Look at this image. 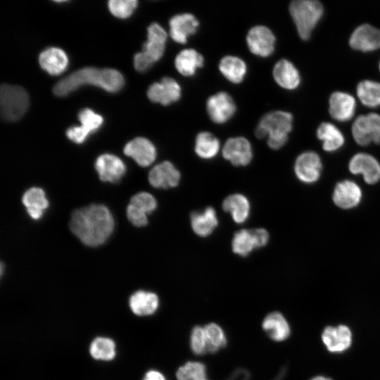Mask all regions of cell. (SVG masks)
I'll use <instances>...</instances> for the list:
<instances>
[{
	"label": "cell",
	"instance_id": "9c48e42d",
	"mask_svg": "<svg viewBox=\"0 0 380 380\" xmlns=\"http://www.w3.org/2000/svg\"><path fill=\"white\" fill-rule=\"evenodd\" d=\"M276 38L267 27L256 25L251 27L246 35V43L249 51L254 55L262 58L268 57L274 51Z\"/></svg>",
	"mask_w": 380,
	"mask_h": 380
},
{
	"label": "cell",
	"instance_id": "d6986e66",
	"mask_svg": "<svg viewBox=\"0 0 380 380\" xmlns=\"http://www.w3.org/2000/svg\"><path fill=\"white\" fill-rule=\"evenodd\" d=\"M124 153L141 167L151 165L157 156L155 146L144 137H137L129 141L124 148Z\"/></svg>",
	"mask_w": 380,
	"mask_h": 380
},
{
	"label": "cell",
	"instance_id": "7402d4cb",
	"mask_svg": "<svg viewBox=\"0 0 380 380\" xmlns=\"http://www.w3.org/2000/svg\"><path fill=\"white\" fill-rule=\"evenodd\" d=\"M362 198V191L353 181L343 180L335 186L332 195L334 203L342 209H350L357 206Z\"/></svg>",
	"mask_w": 380,
	"mask_h": 380
},
{
	"label": "cell",
	"instance_id": "f1b7e54d",
	"mask_svg": "<svg viewBox=\"0 0 380 380\" xmlns=\"http://www.w3.org/2000/svg\"><path fill=\"white\" fill-rule=\"evenodd\" d=\"M317 137L322 141L325 151L334 152L344 144V136L340 129L330 122H322L316 132Z\"/></svg>",
	"mask_w": 380,
	"mask_h": 380
},
{
	"label": "cell",
	"instance_id": "ffe728a7",
	"mask_svg": "<svg viewBox=\"0 0 380 380\" xmlns=\"http://www.w3.org/2000/svg\"><path fill=\"white\" fill-rule=\"evenodd\" d=\"M356 108L354 97L343 91L333 92L329 99L330 115L339 122H346L353 118Z\"/></svg>",
	"mask_w": 380,
	"mask_h": 380
},
{
	"label": "cell",
	"instance_id": "7c38bea8",
	"mask_svg": "<svg viewBox=\"0 0 380 380\" xmlns=\"http://www.w3.org/2000/svg\"><path fill=\"white\" fill-rule=\"evenodd\" d=\"M322 164L319 155L314 151H305L296 158L294 171L298 179L306 184L317 182L321 175Z\"/></svg>",
	"mask_w": 380,
	"mask_h": 380
},
{
	"label": "cell",
	"instance_id": "d4e9b609",
	"mask_svg": "<svg viewBox=\"0 0 380 380\" xmlns=\"http://www.w3.org/2000/svg\"><path fill=\"white\" fill-rule=\"evenodd\" d=\"M129 305L131 310L136 315H152L159 307V298L153 292L139 290L130 296Z\"/></svg>",
	"mask_w": 380,
	"mask_h": 380
},
{
	"label": "cell",
	"instance_id": "ba28073f",
	"mask_svg": "<svg viewBox=\"0 0 380 380\" xmlns=\"http://www.w3.org/2000/svg\"><path fill=\"white\" fill-rule=\"evenodd\" d=\"M157 207L153 196L142 191L134 195L127 207V217L136 227H144L148 224L147 215L151 214Z\"/></svg>",
	"mask_w": 380,
	"mask_h": 380
},
{
	"label": "cell",
	"instance_id": "9a60e30c",
	"mask_svg": "<svg viewBox=\"0 0 380 380\" xmlns=\"http://www.w3.org/2000/svg\"><path fill=\"white\" fill-rule=\"evenodd\" d=\"M348 168L354 175H362L365 182L369 184L380 180V163L370 154L356 153L350 159Z\"/></svg>",
	"mask_w": 380,
	"mask_h": 380
},
{
	"label": "cell",
	"instance_id": "5b68a950",
	"mask_svg": "<svg viewBox=\"0 0 380 380\" xmlns=\"http://www.w3.org/2000/svg\"><path fill=\"white\" fill-rule=\"evenodd\" d=\"M167 33L158 23H153L147 28V40L141 52L134 55V68L144 72L150 68L163 56Z\"/></svg>",
	"mask_w": 380,
	"mask_h": 380
},
{
	"label": "cell",
	"instance_id": "7a4b0ae2",
	"mask_svg": "<svg viewBox=\"0 0 380 380\" xmlns=\"http://www.w3.org/2000/svg\"><path fill=\"white\" fill-rule=\"evenodd\" d=\"M86 84L99 87L109 92H116L123 87L124 78L115 69L87 67L58 81L53 90L56 95L64 96Z\"/></svg>",
	"mask_w": 380,
	"mask_h": 380
},
{
	"label": "cell",
	"instance_id": "8fae6325",
	"mask_svg": "<svg viewBox=\"0 0 380 380\" xmlns=\"http://www.w3.org/2000/svg\"><path fill=\"white\" fill-rule=\"evenodd\" d=\"M321 338L327 350L331 353H343L350 348L353 343L352 331L344 324L326 327Z\"/></svg>",
	"mask_w": 380,
	"mask_h": 380
},
{
	"label": "cell",
	"instance_id": "1f68e13d",
	"mask_svg": "<svg viewBox=\"0 0 380 380\" xmlns=\"http://www.w3.org/2000/svg\"><path fill=\"white\" fill-rule=\"evenodd\" d=\"M223 210L232 215L236 223H243L248 217L250 204L242 194H235L227 197L222 203Z\"/></svg>",
	"mask_w": 380,
	"mask_h": 380
},
{
	"label": "cell",
	"instance_id": "d6a6232c",
	"mask_svg": "<svg viewBox=\"0 0 380 380\" xmlns=\"http://www.w3.org/2000/svg\"><path fill=\"white\" fill-rule=\"evenodd\" d=\"M220 145L218 139L206 131L199 132L196 137L194 150L203 159H211L217 156Z\"/></svg>",
	"mask_w": 380,
	"mask_h": 380
},
{
	"label": "cell",
	"instance_id": "8992f818",
	"mask_svg": "<svg viewBox=\"0 0 380 380\" xmlns=\"http://www.w3.org/2000/svg\"><path fill=\"white\" fill-rule=\"evenodd\" d=\"M29 106L27 91L21 87L3 84L0 88L1 117L6 121L21 118Z\"/></svg>",
	"mask_w": 380,
	"mask_h": 380
},
{
	"label": "cell",
	"instance_id": "6da1fadb",
	"mask_svg": "<svg viewBox=\"0 0 380 380\" xmlns=\"http://www.w3.org/2000/svg\"><path fill=\"white\" fill-rule=\"evenodd\" d=\"M72 232L86 246H100L111 235L114 220L103 205L92 204L73 212L70 221Z\"/></svg>",
	"mask_w": 380,
	"mask_h": 380
},
{
	"label": "cell",
	"instance_id": "603a6c76",
	"mask_svg": "<svg viewBox=\"0 0 380 380\" xmlns=\"http://www.w3.org/2000/svg\"><path fill=\"white\" fill-rule=\"evenodd\" d=\"M262 328L267 336L276 342L286 341L291 334L289 322L278 311L271 312L264 317Z\"/></svg>",
	"mask_w": 380,
	"mask_h": 380
},
{
	"label": "cell",
	"instance_id": "4dcf8cb0",
	"mask_svg": "<svg viewBox=\"0 0 380 380\" xmlns=\"http://www.w3.org/2000/svg\"><path fill=\"white\" fill-rule=\"evenodd\" d=\"M219 70L230 82L239 84L243 81L247 72V65L239 57L226 56L220 60Z\"/></svg>",
	"mask_w": 380,
	"mask_h": 380
},
{
	"label": "cell",
	"instance_id": "ab89813d",
	"mask_svg": "<svg viewBox=\"0 0 380 380\" xmlns=\"http://www.w3.org/2000/svg\"><path fill=\"white\" fill-rule=\"evenodd\" d=\"M137 6L136 0H110L108 8L115 17L125 18L129 17Z\"/></svg>",
	"mask_w": 380,
	"mask_h": 380
},
{
	"label": "cell",
	"instance_id": "e575fe53",
	"mask_svg": "<svg viewBox=\"0 0 380 380\" xmlns=\"http://www.w3.org/2000/svg\"><path fill=\"white\" fill-rule=\"evenodd\" d=\"M208 344V353H215L225 347L227 338L224 329L215 322L203 326Z\"/></svg>",
	"mask_w": 380,
	"mask_h": 380
},
{
	"label": "cell",
	"instance_id": "83f0119b",
	"mask_svg": "<svg viewBox=\"0 0 380 380\" xmlns=\"http://www.w3.org/2000/svg\"><path fill=\"white\" fill-rule=\"evenodd\" d=\"M22 202L33 220H39L49 206L45 192L39 187H31L27 190L23 196Z\"/></svg>",
	"mask_w": 380,
	"mask_h": 380
},
{
	"label": "cell",
	"instance_id": "f546056e",
	"mask_svg": "<svg viewBox=\"0 0 380 380\" xmlns=\"http://www.w3.org/2000/svg\"><path fill=\"white\" fill-rule=\"evenodd\" d=\"M191 224L193 231L200 236H208L218 224L215 209L206 208L202 212L193 213L191 215Z\"/></svg>",
	"mask_w": 380,
	"mask_h": 380
},
{
	"label": "cell",
	"instance_id": "3957f363",
	"mask_svg": "<svg viewBox=\"0 0 380 380\" xmlns=\"http://www.w3.org/2000/svg\"><path fill=\"white\" fill-rule=\"evenodd\" d=\"M292 127V115L289 112L275 110L262 117L255 128V134L258 139L267 137L269 147L277 150L286 143Z\"/></svg>",
	"mask_w": 380,
	"mask_h": 380
},
{
	"label": "cell",
	"instance_id": "b9f144b4",
	"mask_svg": "<svg viewBox=\"0 0 380 380\" xmlns=\"http://www.w3.org/2000/svg\"><path fill=\"white\" fill-rule=\"evenodd\" d=\"M90 133L82 126H75L69 128L66 132L68 138L77 143H83Z\"/></svg>",
	"mask_w": 380,
	"mask_h": 380
},
{
	"label": "cell",
	"instance_id": "f35d334b",
	"mask_svg": "<svg viewBox=\"0 0 380 380\" xmlns=\"http://www.w3.org/2000/svg\"><path fill=\"white\" fill-rule=\"evenodd\" d=\"M189 346L191 352L196 355L208 353L203 326L196 325L192 328L189 336Z\"/></svg>",
	"mask_w": 380,
	"mask_h": 380
},
{
	"label": "cell",
	"instance_id": "44dd1931",
	"mask_svg": "<svg viewBox=\"0 0 380 380\" xmlns=\"http://www.w3.org/2000/svg\"><path fill=\"white\" fill-rule=\"evenodd\" d=\"M180 172L169 161L162 162L154 166L148 174L150 184L158 189H169L178 185Z\"/></svg>",
	"mask_w": 380,
	"mask_h": 380
},
{
	"label": "cell",
	"instance_id": "d590c367",
	"mask_svg": "<svg viewBox=\"0 0 380 380\" xmlns=\"http://www.w3.org/2000/svg\"><path fill=\"white\" fill-rule=\"evenodd\" d=\"M91 356L98 360H112L115 355V343L110 338L97 337L90 344Z\"/></svg>",
	"mask_w": 380,
	"mask_h": 380
},
{
	"label": "cell",
	"instance_id": "30bf717a",
	"mask_svg": "<svg viewBox=\"0 0 380 380\" xmlns=\"http://www.w3.org/2000/svg\"><path fill=\"white\" fill-rule=\"evenodd\" d=\"M206 110L210 119L213 122L224 124L234 115L236 104L229 94L220 91L208 99Z\"/></svg>",
	"mask_w": 380,
	"mask_h": 380
},
{
	"label": "cell",
	"instance_id": "7bdbcfd3",
	"mask_svg": "<svg viewBox=\"0 0 380 380\" xmlns=\"http://www.w3.org/2000/svg\"><path fill=\"white\" fill-rule=\"evenodd\" d=\"M255 248H262L265 246L269 240V234L264 229H255L251 230Z\"/></svg>",
	"mask_w": 380,
	"mask_h": 380
},
{
	"label": "cell",
	"instance_id": "8d00e7d4",
	"mask_svg": "<svg viewBox=\"0 0 380 380\" xmlns=\"http://www.w3.org/2000/svg\"><path fill=\"white\" fill-rule=\"evenodd\" d=\"M177 380H210L205 365L199 361L189 360L179 366L176 371Z\"/></svg>",
	"mask_w": 380,
	"mask_h": 380
},
{
	"label": "cell",
	"instance_id": "5bb4252c",
	"mask_svg": "<svg viewBox=\"0 0 380 380\" xmlns=\"http://www.w3.org/2000/svg\"><path fill=\"white\" fill-rule=\"evenodd\" d=\"M222 156L235 166L247 165L253 158L251 144L243 137L229 138L223 146Z\"/></svg>",
	"mask_w": 380,
	"mask_h": 380
},
{
	"label": "cell",
	"instance_id": "f6af8a7d",
	"mask_svg": "<svg viewBox=\"0 0 380 380\" xmlns=\"http://www.w3.org/2000/svg\"><path fill=\"white\" fill-rule=\"evenodd\" d=\"M310 380H332V379L324 376L319 375V376H316L311 378Z\"/></svg>",
	"mask_w": 380,
	"mask_h": 380
},
{
	"label": "cell",
	"instance_id": "74e56055",
	"mask_svg": "<svg viewBox=\"0 0 380 380\" xmlns=\"http://www.w3.org/2000/svg\"><path fill=\"white\" fill-rule=\"evenodd\" d=\"M232 247L236 254L241 256L248 255L255 248L251 230L242 229L236 232L232 239Z\"/></svg>",
	"mask_w": 380,
	"mask_h": 380
},
{
	"label": "cell",
	"instance_id": "ee69618b",
	"mask_svg": "<svg viewBox=\"0 0 380 380\" xmlns=\"http://www.w3.org/2000/svg\"><path fill=\"white\" fill-rule=\"evenodd\" d=\"M142 380H167V379L160 371L151 369L146 372Z\"/></svg>",
	"mask_w": 380,
	"mask_h": 380
},
{
	"label": "cell",
	"instance_id": "52a82bcc",
	"mask_svg": "<svg viewBox=\"0 0 380 380\" xmlns=\"http://www.w3.org/2000/svg\"><path fill=\"white\" fill-rule=\"evenodd\" d=\"M355 142L362 146L380 144V115L371 113L358 116L352 125Z\"/></svg>",
	"mask_w": 380,
	"mask_h": 380
},
{
	"label": "cell",
	"instance_id": "cb8c5ba5",
	"mask_svg": "<svg viewBox=\"0 0 380 380\" xmlns=\"http://www.w3.org/2000/svg\"><path fill=\"white\" fill-rule=\"evenodd\" d=\"M272 75L277 84L285 89H296L300 84L299 71L286 59H281L277 62L273 68Z\"/></svg>",
	"mask_w": 380,
	"mask_h": 380
},
{
	"label": "cell",
	"instance_id": "60d3db41",
	"mask_svg": "<svg viewBox=\"0 0 380 380\" xmlns=\"http://www.w3.org/2000/svg\"><path fill=\"white\" fill-rule=\"evenodd\" d=\"M81 126L90 134L97 130L103 123V118L89 108L81 110L78 115Z\"/></svg>",
	"mask_w": 380,
	"mask_h": 380
},
{
	"label": "cell",
	"instance_id": "484cf974",
	"mask_svg": "<svg viewBox=\"0 0 380 380\" xmlns=\"http://www.w3.org/2000/svg\"><path fill=\"white\" fill-rule=\"evenodd\" d=\"M41 67L52 75H58L66 69L68 58L63 50L51 47L42 51L39 57Z\"/></svg>",
	"mask_w": 380,
	"mask_h": 380
},
{
	"label": "cell",
	"instance_id": "2e32d148",
	"mask_svg": "<svg viewBox=\"0 0 380 380\" xmlns=\"http://www.w3.org/2000/svg\"><path fill=\"white\" fill-rule=\"evenodd\" d=\"M349 45L354 50L370 52L380 49V30L369 24L356 27L349 38Z\"/></svg>",
	"mask_w": 380,
	"mask_h": 380
},
{
	"label": "cell",
	"instance_id": "836d02e7",
	"mask_svg": "<svg viewBox=\"0 0 380 380\" xmlns=\"http://www.w3.org/2000/svg\"><path fill=\"white\" fill-rule=\"evenodd\" d=\"M356 92L363 105L369 108L380 106V83L365 80L358 83Z\"/></svg>",
	"mask_w": 380,
	"mask_h": 380
},
{
	"label": "cell",
	"instance_id": "277c9868",
	"mask_svg": "<svg viewBox=\"0 0 380 380\" xmlns=\"http://www.w3.org/2000/svg\"><path fill=\"white\" fill-rule=\"evenodd\" d=\"M289 10L299 37L308 40L323 16V6L315 0H296L290 4Z\"/></svg>",
	"mask_w": 380,
	"mask_h": 380
},
{
	"label": "cell",
	"instance_id": "4fadbf2b",
	"mask_svg": "<svg viewBox=\"0 0 380 380\" xmlns=\"http://www.w3.org/2000/svg\"><path fill=\"white\" fill-rule=\"evenodd\" d=\"M182 95L179 84L173 78L165 77L160 82L153 83L148 89L147 96L154 103L167 106L179 101Z\"/></svg>",
	"mask_w": 380,
	"mask_h": 380
},
{
	"label": "cell",
	"instance_id": "4316f807",
	"mask_svg": "<svg viewBox=\"0 0 380 380\" xmlns=\"http://www.w3.org/2000/svg\"><path fill=\"white\" fill-rule=\"evenodd\" d=\"M203 56L194 49H185L179 52L175 58V66L179 74L184 77L195 75L203 66Z\"/></svg>",
	"mask_w": 380,
	"mask_h": 380
},
{
	"label": "cell",
	"instance_id": "bcb514c9",
	"mask_svg": "<svg viewBox=\"0 0 380 380\" xmlns=\"http://www.w3.org/2000/svg\"><path fill=\"white\" fill-rule=\"evenodd\" d=\"M379 70H380V61H379Z\"/></svg>",
	"mask_w": 380,
	"mask_h": 380
},
{
	"label": "cell",
	"instance_id": "ac0fdd59",
	"mask_svg": "<svg viewBox=\"0 0 380 380\" xmlns=\"http://www.w3.org/2000/svg\"><path fill=\"white\" fill-rule=\"evenodd\" d=\"M95 168L101 181L110 183L120 181L126 171L122 160L109 153L102 154L97 158Z\"/></svg>",
	"mask_w": 380,
	"mask_h": 380
},
{
	"label": "cell",
	"instance_id": "e0dca14e",
	"mask_svg": "<svg viewBox=\"0 0 380 380\" xmlns=\"http://www.w3.org/2000/svg\"><path fill=\"white\" fill-rule=\"evenodd\" d=\"M198 25V20L191 13L175 15L169 21L170 36L178 44H186L188 38L196 32Z\"/></svg>",
	"mask_w": 380,
	"mask_h": 380
}]
</instances>
